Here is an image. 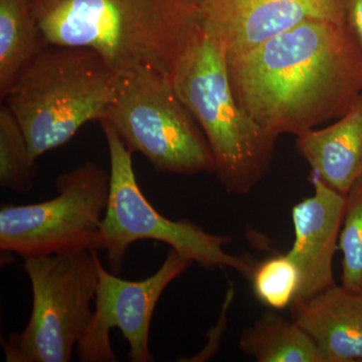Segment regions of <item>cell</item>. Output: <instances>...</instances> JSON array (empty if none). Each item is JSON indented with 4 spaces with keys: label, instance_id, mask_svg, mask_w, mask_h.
I'll use <instances>...</instances> for the list:
<instances>
[{
    "label": "cell",
    "instance_id": "obj_1",
    "mask_svg": "<svg viewBox=\"0 0 362 362\" xmlns=\"http://www.w3.org/2000/svg\"><path fill=\"white\" fill-rule=\"evenodd\" d=\"M228 68L240 106L274 139L340 118L362 93V52L346 21H305L228 56Z\"/></svg>",
    "mask_w": 362,
    "mask_h": 362
},
{
    "label": "cell",
    "instance_id": "obj_2",
    "mask_svg": "<svg viewBox=\"0 0 362 362\" xmlns=\"http://www.w3.org/2000/svg\"><path fill=\"white\" fill-rule=\"evenodd\" d=\"M206 0H26L45 40L98 52L117 75L171 78L204 30Z\"/></svg>",
    "mask_w": 362,
    "mask_h": 362
},
{
    "label": "cell",
    "instance_id": "obj_3",
    "mask_svg": "<svg viewBox=\"0 0 362 362\" xmlns=\"http://www.w3.org/2000/svg\"><path fill=\"white\" fill-rule=\"evenodd\" d=\"M171 82L206 136L221 185L228 194H249L270 168L276 139L240 106L230 84L225 42L206 23L176 66Z\"/></svg>",
    "mask_w": 362,
    "mask_h": 362
},
{
    "label": "cell",
    "instance_id": "obj_4",
    "mask_svg": "<svg viewBox=\"0 0 362 362\" xmlns=\"http://www.w3.org/2000/svg\"><path fill=\"white\" fill-rule=\"evenodd\" d=\"M118 75L93 49L49 45L4 97L35 160L70 141L90 121H102Z\"/></svg>",
    "mask_w": 362,
    "mask_h": 362
},
{
    "label": "cell",
    "instance_id": "obj_5",
    "mask_svg": "<svg viewBox=\"0 0 362 362\" xmlns=\"http://www.w3.org/2000/svg\"><path fill=\"white\" fill-rule=\"evenodd\" d=\"M110 156V194L98 238L110 272L119 275L131 245L138 240L164 243L207 270L232 268L250 277L254 264L232 256L225 247L230 235H214L187 218L169 220L150 204L133 168L132 152L109 121H100Z\"/></svg>",
    "mask_w": 362,
    "mask_h": 362
},
{
    "label": "cell",
    "instance_id": "obj_6",
    "mask_svg": "<svg viewBox=\"0 0 362 362\" xmlns=\"http://www.w3.org/2000/svg\"><path fill=\"white\" fill-rule=\"evenodd\" d=\"M109 121L132 152L143 154L157 173H214L206 136L176 94L171 78L149 69L118 75Z\"/></svg>",
    "mask_w": 362,
    "mask_h": 362
},
{
    "label": "cell",
    "instance_id": "obj_7",
    "mask_svg": "<svg viewBox=\"0 0 362 362\" xmlns=\"http://www.w3.org/2000/svg\"><path fill=\"white\" fill-rule=\"evenodd\" d=\"M98 250L25 259L33 308L25 329L2 340L7 362H70L96 298Z\"/></svg>",
    "mask_w": 362,
    "mask_h": 362
},
{
    "label": "cell",
    "instance_id": "obj_8",
    "mask_svg": "<svg viewBox=\"0 0 362 362\" xmlns=\"http://www.w3.org/2000/svg\"><path fill=\"white\" fill-rule=\"evenodd\" d=\"M58 195L0 211V249L23 259L98 250L110 194V171L95 162L59 175ZM99 251V250H98Z\"/></svg>",
    "mask_w": 362,
    "mask_h": 362
},
{
    "label": "cell",
    "instance_id": "obj_9",
    "mask_svg": "<svg viewBox=\"0 0 362 362\" xmlns=\"http://www.w3.org/2000/svg\"><path fill=\"white\" fill-rule=\"evenodd\" d=\"M194 262L170 249L160 268L141 281L120 279L104 268L98 259L95 308L84 334L77 344L82 362H115L110 331L118 328L127 340L132 362H151L149 332L152 316L162 293Z\"/></svg>",
    "mask_w": 362,
    "mask_h": 362
},
{
    "label": "cell",
    "instance_id": "obj_10",
    "mask_svg": "<svg viewBox=\"0 0 362 362\" xmlns=\"http://www.w3.org/2000/svg\"><path fill=\"white\" fill-rule=\"evenodd\" d=\"M204 14L228 56L251 51L307 21H346L345 0H206Z\"/></svg>",
    "mask_w": 362,
    "mask_h": 362
},
{
    "label": "cell",
    "instance_id": "obj_11",
    "mask_svg": "<svg viewBox=\"0 0 362 362\" xmlns=\"http://www.w3.org/2000/svg\"><path fill=\"white\" fill-rule=\"evenodd\" d=\"M314 194L292 209L295 240L288 254L301 275L296 299H308L334 287L332 262L344 216L346 197L311 175Z\"/></svg>",
    "mask_w": 362,
    "mask_h": 362
},
{
    "label": "cell",
    "instance_id": "obj_12",
    "mask_svg": "<svg viewBox=\"0 0 362 362\" xmlns=\"http://www.w3.org/2000/svg\"><path fill=\"white\" fill-rule=\"evenodd\" d=\"M290 308L322 362L362 361L361 295L335 285L308 299H295Z\"/></svg>",
    "mask_w": 362,
    "mask_h": 362
},
{
    "label": "cell",
    "instance_id": "obj_13",
    "mask_svg": "<svg viewBox=\"0 0 362 362\" xmlns=\"http://www.w3.org/2000/svg\"><path fill=\"white\" fill-rule=\"evenodd\" d=\"M312 175L346 197L362 178V93L337 122L297 136Z\"/></svg>",
    "mask_w": 362,
    "mask_h": 362
},
{
    "label": "cell",
    "instance_id": "obj_14",
    "mask_svg": "<svg viewBox=\"0 0 362 362\" xmlns=\"http://www.w3.org/2000/svg\"><path fill=\"white\" fill-rule=\"evenodd\" d=\"M26 0H0V97L49 47Z\"/></svg>",
    "mask_w": 362,
    "mask_h": 362
},
{
    "label": "cell",
    "instance_id": "obj_15",
    "mask_svg": "<svg viewBox=\"0 0 362 362\" xmlns=\"http://www.w3.org/2000/svg\"><path fill=\"white\" fill-rule=\"evenodd\" d=\"M240 349L259 362H322L303 328L277 312L269 311L243 331Z\"/></svg>",
    "mask_w": 362,
    "mask_h": 362
},
{
    "label": "cell",
    "instance_id": "obj_16",
    "mask_svg": "<svg viewBox=\"0 0 362 362\" xmlns=\"http://www.w3.org/2000/svg\"><path fill=\"white\" fill-rule=\"evenodd\" d=\"M37 160L25 133L6 104L0 108V185L20 194L33 187Z\"/></svg>",
    "mask_w": 362,
    "mask_h": 362
},
{
    "label": "cell",
    "instance_id": "obj_17",
    "mask_svg": "<svg viewBox=\"0 0 362 362\" xmlns=\"http://www.w3.org/2000/svg\"><path fill=\"white\" fill-rule=\"evenodd\" d=\"M250 277L255 295L272 310L291 306L301 284L299 269L288 252L256 264Z\"/></svg>",
    "mask_w": 362,
    "mask_h": 362
},
{
    "label": "cell",
    "instance_id": "obj_18",
    "mask_svg": "<svg viewBox=\"0 0 362 362\" xmlns=\"http://www.w3.org/2000/svg\"><path fill=\"white\" fill-rule=\"evenodd\" d=\"M338 246L342 252L341 286L362 296V178L346 195Z\"/></svg>",
    "mask_w": 362,
    "mask_h": 362
},
{
    "label": "cell",
    "instance_id": "obj_19",
    "mask_svg": "<svg viewBox=\"0 0 362 362\" xmlns=\"http://www.w3.org/2000/svg\"><path fill=\"white\" fill-rule=\"evenodd\" d=\"M345 16L347 26L362 52V0H345Z\"/></svg>",
    "mask_w": 362,
    "mask_h": 362
}]
</instances>
